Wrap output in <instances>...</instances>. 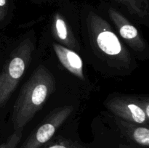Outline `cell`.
<instances>
[{"label": "cell", "instance_id": "7c38bea8", "mask_svg": "<svg viewBox=\"0 0 149 148\" xmlns=\"http://www.w3.org/2000/svg\"><path fill=\"white\" fill-rule=\"evenodd\" d=\"M119 148H132L131 146H128V145H121L119 146Z\"/></svg>", "mask_w": 149, "mask_h": 148}, {"label": "cell", "instance_id": "8fae6325", "mask_svg": "<svg viewBox=\"0 0 149 148\" xmlns=\"http://www.w3.org/2000/svg\"><path fill=\"white\" fill-rule=\"evenodd\" d=\"M22 133L23 132L14 131L5 143L0 145V148H16L22 138Z\"/></svg>", "mask_w": 149, "mask_h": 148}, {"label": "cell", "instance_id": "277c9868", "mask_svg": "<svg viewBox=\"0 0 149 148\" xmlns=\"http://www.w3.org/2000/svg\"><path fill=\"white\" fill-rule=\"evenodd\" d=\"M74 107L66 105L58 107L49 113L43 121L31 132L20 148H41L46 145L60 126L68 119Z\"/></svg>", "mask_w": 149, "mask_h": 148}, {"label": "cell", "instance_id": "9c48e42d", "mask_svg": "<svg viewBox=\"0 0 149 148\" xmlns=\"http://www.w3.org/2000/svg\"><path fill=\"white\" fill-rule=\"evenodd\" d=\"M53 32L57 39L70 47L75 46V41L70 33L69 29L63 19L60 16L55 17L53 23Z\"/></svg>", "mask_w": 149, "mask_h": 148}, {"label": "cell", "instance_id": "ba28073f", "mask_svg": "<svg viewBox=\"0 0 149 148\" xmlns=\"http://www.w3.org/2000/svg\"><path fill=\"white\" fill-rule=\"evenodd\" d=\"M116 123L127 136L143 147L149 146V129L148 127L138 126V124L125 121L120 118L116 119Z\"/></svg>", "mask_w": 149, "mask_h": 148}, {"label": "cell", "instance_id": "30bf717a", "mask_svg": "<svg viewBox=\"0 0 149 148\" xmlns=\"http://www.w3.org/2000/svg\"><path fill=\"white\" fill-rule=\"evenodd\" d=\"M45 148H90L76 142L64 138H58L47 145Z\"/></svg>", "mask_w": 149, "mask_h": 148}, {"label": "cell", "instance_id": "8992f818", "mask_svg": "<svg viewBox=\"0 0 149 148\" xmlns=\"http://www.w3.org/2000/svg\"><path fill=\"white\" fill-rule=\"evenodd\" d=\"M110 15L120 36L128 44L137 52H143L146 48V44L138 29L116 10H111Z\"/></svg>", "mask_w": 149, "mask_h": 148}, {"label": "cell", "instance_id": "3957f363", "mask_svg": "<svg viewBox=\"0 0 149 148\" xmlns=\"http://www.w3.org/2000/svg\"><path fill=\"white\" fill-rule=\"evenodd\" d=\"M33 50L32 41L30 39H26L13 52L0 75V107L14 92L30 63Z\"/></svg>", "mask_w": 149, "mask_h": 148}, {"label": "cell", "instance_id": "52a82bcc", "mask_svg": "<svg viewBox=\"0 0 149 148\" xmlns=\"http://www.w3.org/2000/svg\"><path fill=\"white\" fill-rule=\"evenodd\" d=\"M52 46L58 59L64 68H66L73 75L84 80V65L81 57L74 51L61 44L53 43Z\"/></svg>", "mask_w": 149, "mask_h": 148}, {"label": "cell", "instance_id": "4fadbf2b", "mask_svg": "<svg viewBox=\"0 0 149 148\" xmlns=\"http://www.w3.org/2000/svg\"><path fill=\"white\" fill-rule=\"evenodd\" d=\"M6 4V0H0V6L2 7V6H4Z\"/></svg>", "mask_w": 149, "mask_h": 148}, {"label": "cell", "instance_id": "5b68a950", "mask_svg": "<svg viewBox=\"0 0 149 148\" xmlns=\"http://www.w3.org/2000/svg\"><path fill=\"white\" fill-rule=\"evenodd\" d=\"M106 106L116 117L135 124H146L149 120V102L135 97H116Z\"/></svg>", "mask_w": 149, "mask_h": 148}, {"label": "cell", "instance_id": "7a4b0ae2", "mask_svg": "<svg viewBox=\"0 0 149 148\" xmlns=\"http://www.w3.org/2000/svg\"><path fill=\"white\" fill-rule=\"evenodd\" d=\"M87 29L93 48L111 66L126 69L132 65L130 54L106 20L90 16Z\"/></svg>", "mask_w": 149, "mask_h": 148}, {"label": "cell", "instance_id": "6da1fadb", "mask_svg": "<svg viewBox=\"0 0 149 148\" xmlns=\"http://www.w3.org/2000/svg\"><path fill=\"white\" fill-rule=\"evenodd\" d=\"M55 88V80L52 73L44 65L38 66L23 84L13 106L12 120L15 131L23 132Z\"/></svg>", "mask_w": 149, "mask_h": 148}]
</instances>
